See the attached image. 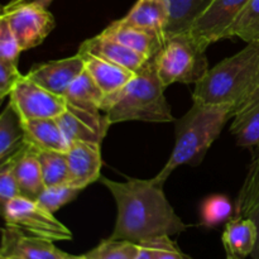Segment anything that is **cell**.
<instances>
[{
    "label": "cell",
    "mask_w": 259,
    "mask_h": 259,
    "mask_svg": "<svg viewBox=\"0 0 259 259\" xmlns=\"http://www.w3.org/2000/svg\"><path fill=\"white\" fill-rule=\"evenodd\" d=\"M22 119L10 103L0 115V161H5L25 146Z\"/></svg>",
    "instance_id": "d4e9b609"
},
{
    "label": "cell",
    "mask_w": 259,
    "mask_h": 259,
    "mask_svg": "<svg viewBox=\"0 0 259 259\" xmlns=\"http://www.w3.org/2000/svg\"><path fill=\"white\" fill-rule=\"evenodd\" d=\"M254 157H257V158H259V147L257 148V152H255V156Z\"/></svg>",
    "instance_id": "74e56055"
},
{
    "label": "cell",
    "mask_w": 259,
    "mask_h": 259,
    "mask_svg": "<svg viewBox=\"0 0 259 259\" xmlns=\"http://www.w3.org/2000/svg\"><path fill=\"white\" fill-rule=\"evenodd\" d=\"M139 244L129 240H114L108 238L86 253L88 259H136Z\"/></svg>",
    "instance_id": "f1b7e54d"
},
{
    "label": "cell",
    "mask_w": 259,
    "mask_h": 259,
    "mask_svg": "<svg viewBox=\"0 0 259 259\" xmlns=\"http://www.w3.org/2000/svg\"><path fill=\"white\" fill-rule=\"evenodd\" d=\"M68 143L72 142H91L103 143L110 121L103 111L94 113L67 104V109L56 118Z\"/></svg>",
    "instance_id": "30bf717a"
},
{
    "label": "cell",
    "mask_w": 259,
    "mask_h": 259,
    "mask_svg": "<svg viewBox=\"0 0 259 259\" xmlns=\"http://www.w3.org/2000/svg\"><path fill=\"white\" fill-rule=\"evenodd\" d=\"M22 77L23 75L18 70V65L0 60V100L3 101L10 95Z\"/></svg>",
    "instance_id": "836d02e7"
},
{
    "label": "cell",
    "mask_w": 259,
    "mask_h": 259,
    "mask_svg": "<svg viewBox=\"0 0 259 259\" xmlns=\"http://www.w3.org/2000/svg\"><path fill=\"white\" fill-rule=\"evenodd\" d=\"M80 192H82V190L72 186L68 182L67 184L55 185V186L46 187L45 191L38 196L37 201L45 209L55 214L61 207L73 201L80 195Z\"/></svg>",
    "instance_id": "f546056e"
},
{
    "label": "cell",
    "mask_w": 259,
    "mask_h": 259,
    "mask_svg": "<svg viewBox=\"0 0 259 259\" xmlns=\"http://www.w3.org/2000/svg\"><path fill=\"white\" fill-rule=\"evenodd\" d=\"M230 132L234 134L237 144L245 148L259 147V88L248 100L235 111Z\"/></svg>",
    "instance_id": "44dd1931"
},
{
    "label": "cell",
    "mask_w": 259,
    "mask_h": 259,
    "mask_svg": "<svg viewBox=\"0 0 259 259\" xmlns=\"http://www.w3.org/2000/svg\"><path fill=\"white\" fill-rule=\"evenodd\" d=\"M259 42L248 43L234 56L225 58L195 83L194 103L230 104L235 111L258 88Z\"/></svg>",
    "instance_id": "3957f363"
},
{
    "label": "cell",
    "mask_w": 259,
    "mask_h": 259,
    "mask_svg": "<svg viewBox=\"0 0 259 259\" xmlns=\"http://www.w3.org/2000/svg\"><path fill=\"white\" fill-rule=\"evenodd\" d=\"M0 255L12 259H65L68 254L58 249L51 240L27 235L18 228L5 225Z\"/></svg>",
    "instance_id": "8fae6325"
},
{
    "label": "cell",
    "mask_w": 259,
    "mask_h": 259,
    "mask_svg": "<svg viewBox=\"0 0 259 259\" xmlns=\"http://www.w3.org/2000/svg\"><path fill=\"white\" fill-rule=\"evenodd\" d=\"M33 151H34L38 162L40 164L46 187L67 184L68 164L66 153L56 151H40V149L34 148H33Z\"/></svg>",
    "instance_id": "4316f807"
},
{
    "label": "cell",
    "mask_w": 259,
    "mask_h": 259,
    "mask_svg": "<svg viewBox=\"0 0 259 259\" xmlns=\"http://www.w3.org/2000/svg\"><path fill=\"white\" fill-rule=\"evenodd\" d=\"M35 2L42 5V7L48 8L51 5V3H53V0H35Z\"/></svg>",
    "instance_id": "d590c367"
},
{
    "label": "cell",
    "mask_w": 259,
    "mask_h": 259,
    "mask_svg": "<svg viewBox=\"0 0 259 259\" xmlns=\"http://www.w3.org/2000/svg\"><path fill=\"white\" fill-rule=\"evenodd\" d=\"M9 103L22 121L55 119L67 109L63 96L56 95L37 85L27 75L20 78L9 95Z\"/></svg>",
    "instance_id": "ba28073f"
},
{
    "label": "cell",
    "mask_w": 259,
    "mask_h": 259,
    "mask_svg": "<svg viewBox=\"0 0 259 259\" xmlns=\"http://www.w3.org/2000/svg\"><path fill=\"white\" fill-rule=\"evenodd\" d=\"M0 259H12V258H9V257H5V255H0Z\"/></svg>",
    "instance_id": "f35d334b"
},
{
    "label": "cell",
    "mask_w": 259,
    "mask_h": 259,
    "mask_svg": "<svg viewBox=\"0 0 259 259\" xmlns=\"http://www.w3.org/2000/svg\"><path fill=\"white\" fill-rule=\"evenodd\" d=\"M81 56L85 60L86 71L90 73L91 77L94 78V81L98 83V86L105 95L116 93L118 90L123 89L137 73L124 66L101 60L95 56Z\"/></svg>",
    "instance_id": "ffe728a7"
},
{
    "label": "cell",
    "mask_w": 259,
    "mask_h": 259,
    "mask_svg": "<svg viewBox=\"0 0 259 259\" xmlns=\"http://www.w3.org/2000/svg\"><path fill=\"white\" fill-rule=\"evenodd\" d=\"M85 71V60L80 53L72 57L50 61L42 65L34 66L28 77L46 90L65 96L71 83Z\"/></svg>",
    "instance_id": "7c38bea8"
},
{
    "label": "cell",
    "mask_w": 259,
    "mask_h": 259,
    "mask_svg": "<svg viewBox=\"0 0 259 259\" xmlns=\"http://www.w3.org/2000/svg\"><path fill=\"white\" fill-rule=\"evenodd\" d=\"M248 2L249 0H214L195 22L190 32L205 48L225 39L228 29Z\"/></svg>",
    "instance_id": "9c48e42d"
},
{
    "label": "cell",
    "mask_w": 259,
    "mask_h": 259,
    "mask_svg": "<svg viewBox=\"0 0 259 259\" xmlns=\"http://www.w3.org/2000/svg\"><path fill=\"white\" fill-rule=\"evenodd\" d=\"M5 224L18 228L30 235L43 238L51 242L72 239V233L53 212L38 204L37 200L18 196L2 205Z\"/></svg>",
    "instance_id": "8992f818"
},
{
    "label": "cell",
    "mask_w": 259,
    "mask_h": 259,
    "mask_svg": "<svg viewBox=\"0 0 259 259\" xmlns=\"http://www.w3.org/2000/svg\"><path fill=\"white\" fill-rule=\"evenodd\" d=\"M25 143L40 151L66 152L70 148L58 121L55 119H35L22 121Z\"/></svg>",
    "instance_id": "d6986e66"
},
{
    "label": "cell",
    "mask_w": 259,
    "mask_h": 259,
    "mask_svg": "<svg viewBox=\"0 0 259 259\" xmlns=\"http://www.w3.org/2000/svg\"><path fill=\"white\" fill-rule=\"evenodd\" d=\"M222 240L227 259H245L257 245V225L249 218H233L227 223Z\"/></svg>",
    "instance_id": "2e32d148"
},
{
    "label": "cell",
    "mask_w": 259,
    "mask_h": 259,
    "mask_svg": "<svg viewBox=\"0 0 259 259\" xmlns=\"http://www.w3.org/2000/svg\"><path fill=\"white\" fill-rule=\"evenodd\" d=\"M154 60L164 88L175 82L196 83L210 70L206 48L191 32L166 35Z\"/></svg>",
    "instance_id": "5b68a950"
},
{
    "label": "cell",
    "mask_w": 259,
    "mask_h": 259,
    "mask_svg": "<svg viewBox=\"0 0 259 259\" xmlns=\"http://www.w3.org/2000/svg\"><path fill=\"white\" fill-rule=\"evenodd\" d=\"M234 110L230 104L209 105L194 103L191 109L176 121V143L169 159L154 179L166 182L181 164L199 166Z\"/></svg>",
    "instance_id": "277c9868"
},
{
    "label": "cell",
    "mask_w": 259,
    "mask_h": 259,
    "mask_svg": "<svg viewBox=\"0 0 259 259\" xmlns=\"http://www.w3.org/2000/svg\"><path fill=\"white\" fill-rule=\"evenodd\" d=\"M238 37L247 43L259 42V0H249L229 27L227 38Z\"/></svg>",
    "instance_id": "484cf974"
},
{
    "label": "cell",
    "mask_w": 259,
    "mask_h": 259,
    "mask_svg": "<svg viewBox=\"0 0 259 259\" xmlns=\"http://www.w3.org/2000/svg\"><path fill=\"white\" fill-rule=\"evenodd\" d=\"M164 89L153 57L137 71L123 89L105 95L101 111L110 124L134 120L171 123L175 116L164 98Z\"/></svg>",
    "instance_id": "7a4b0ae2"
},
{
    "label": "cell",
    "mask_w": 259,
    "mask_h": 259,
    "mask_svg": "<svg viewBox=\"0 0 259 259\" xmlns=\"http://www.w3.org/2000/svg\"><path fill=\"white\" fill-rule=\"evenodd\" d=\"M235 217L232 201L224 195H211L201 205L200 219L206 228H215Z\"/></svg>",
    "instance_id": "83f0119b"
},
{
    "label": "cell",
    "mask_w": 259,
    "mask_h": 259,
    "mask_svg": "<svg viewBox=\"0 0 259 259\" xmlns=\"http://www.w3.org/2000/svg\"><path fill=\"white\" fill-rule=\"evenodd\" d=\"M78 53L95 56L101 60L124 66V67L129 68L134 72L141 70L142 66L148 61L144 56L139 55L138 52L121 45L118 40L109 37V35H105L104 33H100L93 38H89L85 42L81 43Z\"/></svg>",
    "instance_id": "5bb4252c"
},
{
    "label": "cell",
    "mask_w": 259,
    "mask_h": 259,
    "mask_svg": "<svg viewBox=\"0 0 259 259\" xmlns=\"http://www.w3.org/2000/svg\"><path fill=\"white\" fill-rule=\"evenodd\" d=\"M20 48L14 33L4 19H0V60L18 65Z\"/></svg>",
    "instance_id": "1f68e13d"
},
{
    "label": "cell",
    "mask_w": 259,
    "mask_h": 259,
    "mask_svg": "<svg viewBox=\"0 0 259 259\" xmlns=\"http://www.w3.org/2000/svg\"><path fill=\"white\" fill-rule=\"evenodd\" d=\"M234 218H249L257 225V245L250 257L259 259V158L257 157L253 158L244 185L238 196Z\"/></svg>",
    "instance_id": "7402d4cb"
},
{
    "label": "cell",
    "mask_w": 259,
    "mask_h": 259,
    "mask_svg": "<svg viewBox=\"0 0 259 259\" xmlns=\"http://www.w3.org/2000/svg\"><path fill=\"white\" fill-rule=\"evenodd\" d=\"M258 88H259V80H258Z\"/></svg>",
    "instance_id": "ab89813d"
},
{
    "label": "cell",
    "mask_w": 259,
    "mask_h": 259,
    "mask_svg": "<svg viewBox=\"0 0 259 259\" xmlns=\"http://www.w3.org/2000/svg\"><path fill=\"white\" fill-rule=\"evenodd\" d=\"M136 259H156L154 249L146 242L139 243V252Z\"/></svg>",
    "instance_id": "e575fe53"
},
{
    "label": "cell",
    "mask_w": 259,
    "mask_h": 259,
    "mask_svg": "<svg viewBox=\"0 0 259 259\" xmlns=\"http://www.w3.org/2000/svg\"><path fill=\"white\" fill-rule=\"evenodd\" d=\"M214 0H167L169 22L166 35L190 32L192 25L207 10Z\"/></svg>",
    "instance_id": "603a6c76"
},
{
    "label": "cell",
    "mask_w": 259,
    "mask_h": 259,
    "mask_svg": "<svg viewBox=\"0 0 259 259\" xmlns=\"http://www.w3.org/2000/svg\"><path fill=\"white\" fill-rule=\"evenodd\" d=\"M146 243H148L154 249L156 259H192L182 253V250L177 247L171 237H158L146 240Z\"/></svg>",
    "instance_id": "d6a6232c"
},
{
    "label": "cell",
    "mask_w": 259,
    "mask_h": 259,
    "mask_svg": "<svg viewBox=\"0 0 259 259\" xmlns=\"http://www.w3.org/2000/svg\"><path fill=\"white\" fill-rule=\"evenodd\" d=\"M100 181L116 202V222L109 238L139 244L158 237L181 234L189 228L176 214L156 179H129L125 182L101 176Z\"/></svg>",
    "instance_id": "6da1fadb"
},
{
    "label": "cell",
    "mask_w": 259,
    "mask_h": 259,
    "mask_svg": "<svg viewBox=\"0 0 259 259\" xmlns=\"http://www.w3.org/2000/svg\"><path fill=\"white\" fill-rule=\"evenodd\" d=\"M10 157L13 158V172L19 185L22 196L37 200L38 196L45 191L46 185L43 181L40 164L33 148L25 144L22 149Z\"/></svg>",
    "instance_id": "e0dca14e"
},
{
    "label": "cell",
    "mask_w": 259,
    "mask_h": 259,
    "mask_svg": "<svg viewBox=\"0 0 259 259\" xmlns=\"http://www.w3.org/2000/svg\"><path fill=\"white\" fill-rule=\"evenodd\" d=\"M65 259H88V257H86L85 254L83 255H70L68 254Z\"/></svg>",
    "instance_id": "8d00e7d4"
},
{
    "label": "cell",
    "mask_w": 259,
    "mask_h": 259,
    "mask_svg": "<svg viewBox=\"0 0 259 259\" xmlns=\"http://www.w3.org/2000/svg\"><path fill=\"white\" fill-rule=\"evenodd\" d=\"M121 23L157 34H166L169 22V8L167 0H138Z\"/></svg>",
    "instance_id": "ac0fdd59"
},
{
    "label": "cell",
    "mask_w": 259,
    "mask_h": 259,
    "mask_svg": "<svg viewBox=\"0 0 259 259\" xmlns=\"http://www.w3.org/2000/svg\"><path fill=\"white\" fill-rule=\"evenodd\" d=\"M20 195L22 192L13 172V158L9 157L0 164V201L3 205Z\"/></svg>",
    "instance_id": "4dcf8cb0"
},
{
    "label": "cell",
    "mask_w": 259,
    "mask_h": 259,
    "mask_svg": "<svg viewBox=\"0 0 259 259\" xmlns=\"http://www.w3.org/2000/svg\"><path fill=\"white\" fill-rule=\"evenodd\" d=\"M101 33L114 38L121 45L138 52L139 55L144 56L147 60L156 57L157 53L161 51L164 40L163 35L126 25L120 20H115L109 24Z\"/></svg>",
    "instance_id": "9a60e30c"
},
{
    "label": "cell",
    "mask_w": 259,
    "mask_h": 259,
    "mask_svg": "<svg viewBox=\"0 0 259 259\" xmlns=\"http://www.w3.org/2000/svg\"><path fill=\"white\" fill-rule=\"evenodd\" d=\"M0 19L8 23L22 51L43 43L56 25L52 13L35 0H10L3 7Z\"/></svg>",
    "instance_id": "52a82bcc"
},
{
    "label": "cell",
    "mask_w": 259,
    "mask_h": 259,
    "mask_svg": "<svg viewBox=\"0 0 259 259\" xmlns=\"http://www.w3.org/2000/svg\"><path fill=\"white\" fill-rule=\"evenodd\" d=\"M63 98L66 99L67 104L85 109V110L94 111V113H99L101 111L105 94L101 91L98 83L94 81V78L85 68V71L71 83Z\"/></svg>",
    "instance_id": "cb8c5ba5"
},
{
    "label": "cell",
    "mask_w": 259,
    "mask_h": 259,
    "mask_svg": "<svg viewBox=\"0 0 259 259\" xmlns=\"http://www.w3.org/2000/svg\"><path fill=\"white\" fill-rule=\"evenodd\" d=\"M68 164V184L85 190L101 177V144L72 142L66 152Z\"/></svg>",
    "instance_id": "4fadbf2b"
}]
</instances>
